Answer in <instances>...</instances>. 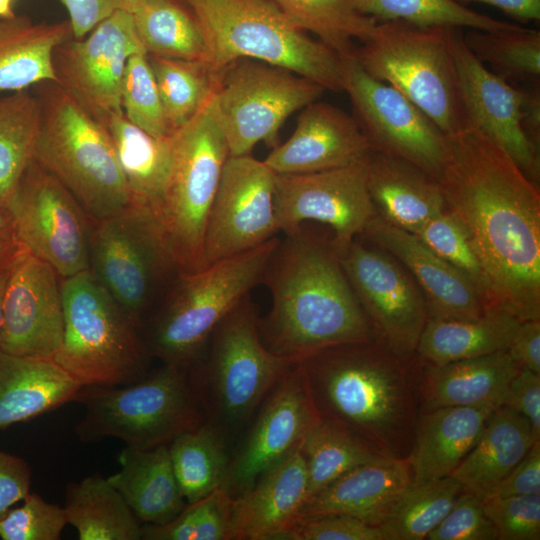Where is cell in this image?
Here are the masks:
<instances>
[{
    "label": "cell",
    "mask_w": 540,
    "mask_h": 540,
    "mask_svg": "<svg viewBox=\"0 0 540 540\" xmlns=\"http://www.w3.org/2000/svg\"><path fill=\"white\" fill-rule=\"evenodd\" d=\"M445 208L463 228L496 304L540 319V193L497 144L472 126L447 135L439 178Z\"/></svg>",
    "instance_id": "cell-1"
},
{
    "label": "cell",
    "mask_w": 540,
    "mask_h": 540,
    "mask_svg": "<svg viewBox=\"0 0 540 540\" xmlns=\"http://www.w3.org/2000/svg\"><path fill=\"white\" fill-rule=\"evenodd\" d=\"M282 234L261 282L272 296L271 310L259 318L264 345L297 362L325 347L380 339L330 240L302 225Z\"/></svg>",
    "instance_id": "cell-2"
},
{
    "label": "cell",
    "mask_w": 540,
    "mask_h": 540,
    "mask_svg": "<svg viewBox=\"0 0 540 540\" xmlns=\"http://www.w3.org/2000/svg\"><path fill=\"white\" fill-rule=\"evenodd\" d=\"M409 362L382 340L370 339L325 347L296 364L320 420L386 457L407 460L420 414Z\"/></svg>",
    "instance_id": "cell-3"
},
{
    "label": "cell",
    "mask_w": 540,
    "mask_h": 540,
    "mask_svg": "<svg viewBox=\"0 0 540 540\" xmlns=\"http://www.w3.org/2000/svg\"><path fill=\"white\" fill-rule=\"evenodd\" d=\"M279 238L179 273L138 330L146 353L163 363L190 367L219 323L262 282Z\"/></svg>",
    "instance_id": "cell-4"
},
{
    "label": "cell",
    "mask_w": 540,
    "mask_h": 540,
    "mask_svg": "<svg viewBox=\"0 0 540 540\" xmlns=\"http://www.w3.org/2000/svg\"><path fill=\"white\" fill-rule=\"evenodd\" d=\"M41 117L34 161L55 177L92 221L133 200L105 124L53 81L36 85Z\"/></svg>",
    "instance_id": "cell-5"
},
{
    "label": "cell",
    "mask_w": 540,
    "mask_h": 540,
    "mask_svg": "<svg viewBox=\"0 0 540 540\" xmlns=\"http://www.w3.org/2000/svg\"><path fill=\"white\" fill-rule=\"evenodd\" d=\"M180 1L201 27L215 74L253 59L290 69L325 90L343 91L341 57L291 23L272 1Z\"/></svg>",
    "instance_id": "cell-6"
},
{
    "label": "cell",
    "mask_w": 540,
    "mask_h": 540,
    "mask_svg": "<svg viewBox=\"0 0 540 540\" xmlns=\"http://www.w3.org/2000/svg\"><path fill=\"white\" fill-rule=\"evenodd\" d=\"M294 363L264 345L256 306L246 296L219 323L189 367L206 422L229 442Z\"/></svg>",
    "instance_id": "cell-7"
},
{
    "label": "cell",
    "mask_w": 540,
    "mask_h": 540,
    "mask_svg": "<svg viewBox=\"0 0 540 540\" xmlns=\"http://www.w3.org/2000/svg\"><path fill=\"white\" fill-rule=\"evenodd\" d=\"M73 401L85 407L75 427L84 443L112 437L129 447L152 448L206 422L189 367L169 363L128 385H82Z\"/></svg>",
    "instance_id": "cell-8"
},
{
    "label": "cell",
    "mask_w": 540,
    "mask_h": 540,
    "mask_svg": "<svg viewBox=\"0 0 540 540\" xmlns=\"http://www.w3.org/2000/svg\"><path fill=\"white\" fill-rule=\"evenodd\" d=\"M455 29L377 22L353 53L369 75L399 90L446 135L468 126L452 51Z\"/></svg>",
    "instance_id": "cell-9"
},
{
    "label": "cell",
    "mask_w": 540,
    "mask_h": 540,
    "mask_svg": "<svg viewBox=\"0 0 540 540\" xmlns=\"http://www.w3.org/2000/svg\"><path fill=\"white\" fill-rule=\"evenodd\" d=\"M64 330L53 360L81 385L124 386L149 372L137 329L91 271L61 279Z\"/></svg>",
    "instance_id": "cell-10"
},
{
    "label": "cell",
    "mask_w": 540,
    "mask_h": 540,
    "mask_svg": "<svg viewBox=\"0 0 540 540\" xmlns=\"http://www.w3.org/2000/svg\"><path fill=\"white\" fill-rule=\"evenodd\" d=\"M168 184L154 214L181 273L205 266L209 212L229 157L218 118L215 91L202 109L173 131Z\"/></svg>",
    "instance_id": "cell-11"
},
{
    "label": "cell",
    "mask_w": 540,
    "mask_h": 540,
    "mask_svg": "<svg viewBox=\"0 0 540 540\" xmlns=\"http://www.w3.org/2000/svg\"><path fill=\"white\" fill-rule=\"evenodd\" d=\"M89 270L137 331L181 273L154 212L136 202L93 221Z\"/></svg>",
    "instance_id": "cell-12"
},
{
    "label": "cell",
    "mask_w": 540,
    "mask_h": 540,
    "mask_svg": "<svg viewBox=\"0 0 540 540\" xmlns=\"http://www.w3.org/2000/svg\"><path fill=\"white\" fill-rule=\"evenodd\" d=\"M325 88L290 69L240 59L217 74L215 100L229 156L251 154L259 143L272 149L295 111L317 101Z\"/></svg>",
    "instance_id": "cell-13"
},
{
    "label": "cell",
    "mask_w": 540,
    "mask_h": 540,
    "mask_svg": "<svg viewBox=\"0 0 540 540\" xmlns=\"http://www.w3.org/2000/svg\"><path fill=\"white\" fill-rule=\"evenodd\" d=\"M341 59L343 91L371 149L402 158L439 180L447 135L399 90L369 75L353 56Z\"/></svg>",
    "instance_id": "cell-14"
},
{
    "label": "cell",
    "mask_w": 540,
    "mask_h": 540,
    "mask_svg": "<svg viewBox=\"0 0 540 540\" xmlns=\"http://www.w3.org/2000/svg\"><path fill=\"white\" fill-rule=\"evenodd\" d=\"M5 207L24 250L48 263L61 279L89 269L92 220L34 160Z\"/></svg>",
    "instance_id": "cell-15"
},
{
    "label": "cell",
    "mask_w": 540,
    "mask_h": 540,
    "mask_svg": "<svg viewBox=\"0 0 540 540\" xmlns=\"http://www.w3.org/2000/svg\"><path fill=\"white\" fill-rule=\"evenodd\" d=\"M336 253L378 337L394 353L411 359L428 311L410 273L385 250L357 239Z\"/></svg>",
    "instance_id": "cell-16"
},
{
    "label": "cell",
    "mask_w": 540,
    "mask_h": 540,
    "mask_svg": "<svg viewBox=\"0 0 540 540\" xmlns=\"http://www.w3.org/2000/svg\"><path fill=\"white\" fill-rule=\"evenodd\" d=\"M142 52L132 13L118 9L85 37H71L55 48L56 83L105 124L111 114L123 112L126 65L132 55Z\"/></svg>",
    "instance_id": "cell-17"
},
{
    "label": "cell",
    "mask_w": 540,
    "mask_h": 540,
    "mask_svg": "<svg viewBox=\"0 0 540 540\" xmlns=\"http://www.w3.org/2000/svg\"><path fill=\"white\" fill-rule=\"evenodd\" d=\"M275 179L276 173L251 154L228 157L207 220L205 266L251 250L281 233Z\"/></svg>",
    "instance_id": "cell-18"
},
{
    "label": "cell",
    "mask_w": 540,
    "mask_h": 540,
    "mask_svg": "<svg viewBox=\"0 0 540 540\" xmlns=\"http://www.w3.org/2000/svg\"><path fill=\"white\" fill-rule=\"evenodd\" d=\"M364 162V161H363ZM304 174H276L275 210L281 233L305 221L329 225L336 252L358 238L376 216L364 163Z\"/></svg>",
    "instance_id": "cell-19"
},
{
    "label": "cell",
    "mask_w": 540,
    "mask_h": 540,
    "mask_svg": "<svg viewBox=\"0 0 540 540\" xmlns=\"http://www.w3.org/2000/svg\"><path fill=\"white\" fill-rule=\"evenodd\" d=\"M319 420L295 362L251 419L247 434L230 456L222 488L232 497L249 489L293 452Z\"/></svg>",
    "instance_id": "cell-20"
},
{
    "label": "cell",
    "mask_w": 540,
    "mask_h": 540,
    "mask_svg": "<svg viewBox=\"0 0 540 540\" xmlns=\"http://www.w3.org/2000/svg\"><path fill=\"white\" fill-rule=\"evenodd\" d=\"M64 330L61 278L46 262L22 252L9 270L2 303L0 348L53 360Z\"/></svg>",
    "instance_id": "cell-21"
},
{
    "label": "cell",
    "mask_w": 540,
    "mask_h": 540,
    "mask_svg": "<svg viewBox=\"0 0 540 540\" xmlns=\"http://www.w3.org/2000/svg\"><path fill=\"white\" fill-rule=\"evenodd\" d=\"M459 92L472 126L502 148L536 185L540 178V156L521 126L522 88L494 74L467 48L463 33L452 35Z\"/></svg>",
    "instance_id": "cell-22"
},
{
    "label": "cell",
    "mask_w": 540,
    "mask_h": 540,
    "mask_svg": "<svg viewBox=\"0 0 540 540\" xmlns=\"http://www.w3.org/2000/svg\"><path fill=\"white\" fill-rule=\"evenodd\" d=\"M361 235L406 268L424 296L428 318L472 320L490 310L474 285L415 234L376 214Z\"/></svg>",
    "instance_id": "cell-23"
},
{
    "label": "cell",
    "mask_w": 540,
    "mask_h": 540,
    "mask_svg": "<svg viewBox=\"0 0 540 540\" xmlns=\"http://www.w3.org/2000/svg\"><path fill=\"white\" fill-rule=\"evenodd\" d=\"M371 150L353 116L317 100L302 109L292 135L263 161L276 174H304L362 163Z\"/></svg>",
    "instance_id": "cell-24"
},
{
    "label": "cell",
    "mask_w": 540,
    "mask_h": 540,
    "mask_svg": "<svg viewBox=\"0 0 540 540\" xmlns=\"http://www.w3.org/2000/svg\"><path fill=\"white\" fill-rule=\"evenodd\" d=\"M301 445L234 497L230 540H282L309 495Z\"/></svg>",
    "instance_id": "cell-25"
},
{
    "label": "cell",
    "mask_w": 540,
    "mask_h": 540,
    "mask_svg": "<svg viewBox=\"0 0 540 540\" xmlns=\"http://www.w3.org/2000/svg\"><path fill=\"white\" fill-rule=\"evenodd\" d=\"M415 384L419 412L448 406L498 407L519 367L507 351L444 364L421 360Z\"/></svg>",
    "instance_id": "cell-26"
},
{
    "label": "cell",
    "mask_w": 540,
    "mask_h": 540,
    "mask_svg": "<svg viewBox=\"0 0 540 540\" xmlns=\"http://www.w3.org/2000/svg\"><path fill=\"white\" fill-rule=\"evenodd\" d=\"M363 163L371 201L385 222L416 234L446 209L439 181L418 166L375 150Z\"/></svg>",
    "instance_id": "cell-27"
},
{
    "label": "cell",
    "mask_w": 540,
    "mask_h": 540,
    "mask_svg": "<svg viewBox=\"0 0 540 540\" xmlns=\"http://www.w3.org/2000/svg\"><path fill=\"white\" fill-rule=\"evenodd\" d=\"M411 482L409 459L366 463L308 497L298 517L341 514L379 526Z\"/></svg>",
    "instance_id": "cell-28"
},
{
    "label": "cell",
    "mask_w": 540,
    "mask_h": 540,
    "mask_svg": "<svg viewBox=\"0 0 540 540\" xmlns=\"http://www.w3.org/2000/svg\"><path fill=\"white\" fill-rule=\"evenodd\" d=\"M495 408L448 406L420 413L409 458L412 482L450 476L476 444Z\"/></svg>",
    "instance_id": "cell-29"
},
{
    "label": "cell",
    "mask_w": 540,
    "mask_h": 540,
    "mask_svg": "<svg viewBox=\"0 0 540 540\" xmlns=\"http://www.w3.org/2000/svg\"><path fill=\"white\" fill-rule=\"evenodd\" d=\"M81 386L54 360L15 355L0 348V429L73 401Z\"/></svg>",
    "instance_id": "cell-30"
},
{
    "label": "cell",
    "mask_w": 540,
    "mask_h": 540,
    "mask_svg": "<svg viewBox=\"0 0 540 540\" xmlns=\"http://www.w3.org/2000/svg\"><path fill=\"white\" fill-rule=\"evenodd\" d=\"M120 470L108 477L142 524L161 525L187 505L176 479L168 445L139 449L125 446Z\"/></svg>",
    "instance_id": "cell-31"
},
{
    "label": "cell",
    "mask_w": 540,
    "mask_h": 540,
    "mask_svg": "<svg viewBox=\"0 0 540 540\" xmlns=\"http://www.w3.org/2000/svg\"><path fill=\"white\" fill-rule=\"evenodd\" d=\"M536 441L539 440L523 415L506 405L498 406L476 444L450 476L459 481L465 491L485 499Z\"/></svg>",
    "instance_id": "cell-32"
},
{
    "label": "cell",
    "mask_w": 540,
    "mask_h": 540,
    "mask_svg": "<svg viewBox=\"0 0 540 540\" xmlns=\"http://www.w3.org/2000/svg\"><path fill=\"white\" fill-rule=\"evenodd\" d=\"M71 37L68 20L36 23L26 15L0 17V91L56 82L53 53Z\"/></svg>",
    "instance_id": "cell-33"
},
{
    "label": "cell",
    "mask_w": 540,
    "mask_h": 540,
    "mask_svg": "<svg viewBox=\"0 0 540 540\" xmlns=\"http://www.w3.org/2000/svg\"><path fill=\"white\" fill-rule=\"evenodd\" d=\"M520 322L500 308L472 320L428 318L415 354L422 361L444 364L507 351Z\"/></svg>",
    "instance_id": "cell-34"
},
{
    "label": "cell",
    "mask_w": 540,
    "mask_h": 540,
    "mask_svg": "<svg viewBox=\"0 0 540 540\" xmlns=\"http://www.w3.org/2000/svg\"><path fill=\"white\" fill-rule=\"evenodd\" d=\"M105 125L133 202L154 212L164 196L172 165L171 135L154 137L121 113L111 114Z\"/></svg>",
    "instance_id": "cell-35"
},
{
    "label": "cell",
    "mask_w": 540,
    "mask_h": 540,
    "mask_svg": "<svg viewBox=\"0 0 540 540\" xmlns=\"http://www.w3.org/2000/svg\"><path fill=\"white\" fill-rule=\"evenodd\" d=\"M63 507L79 540L142 539V523L118 490L99 474L70 482Z\"/></svg>",
    "instance_id": "cell-36"
},
{
    "label": "cell",
    "mask_w": 540,
    "mask_h": 540,
    "mask_svg": "<svg viewBox=\"0 0 540 540\" xmlns=\"http://www.w3.org/2000/svg\"><path fill=\"white\" fill-rule=\"evenodd\" d=\"M131 13L148 55L209 63L201 27L180 0H145Z\"/></svg>",
    "instance_id": "cell-37"
},
{
    "label": "cell",
    "mask_w": 540,
    "mask_h": 540,
    "mask_svg": "<svg viewBox=\"0 0 540 540\" xmlns=\"http://www.w3.org/2000/svg\"><path fill=\"white\" fill-rule=\"evenodd\" d=\"M228 444L225 436L208 422L168 444L172 467L187 504L223 486L230 460Z\"/></svg>",
    "instance_id": "cell-38"
},
{
    "label": "cell",
    "mask_w": 540,
    "mask_h": 540,
    "mask_svg": "<svg viewBox=\"0 0 540 540\" xmlns=\"http://www.w3.org/2000/svg\"><path fill=\"white\" fill-rule=\"evenodd\" d=\"M299 29L312 33L341 58L353 56L354 41H367L377 22L353 0H270Z\"/></svg>",
    "instance_id": "cell-39"
},
{
    "label": "cell",
    "mask_w": 540,
    "mask_h": 540,
    "mask_svg": "<svg viewBox=\"0 0 540 540\" xmlns=\"http://www.w3.org/2000/svg\"><path fill=\"white\" fill-rule=\"evenodd\" d=\"M41 109L35 93L0 96V204L6 206L34 160Z\"/></svg>",
    "instance_id": "cell-40"
},
{
    "label": "cell",
    "mask_w": 540,
    "mask_h": 540,
    "mask_svg": "<svg viewBox=\"0 0 540 540\" xmlns=\"http://www.w3.org/2000/svg\"><path fill=\"white\" fill-rule=\"evenodd\" d=\"M465 491L451 476L411 482L378 526L385 540H422Z\"/></svg>",
    "instance_id": "cell-41"
},
{
    "label": "cell",
    "mask_w": 540,
    "mask_h": 540,
    "mask_svg": "<svg viewBox=\"0 0 540 540\" xmlns=\"http://www.w3.org/2000/svg\"><path fill=\"white\" fill-rule=\"evenodd\" d=\"M301 450L308 475V497L360 465L389 458L357 435L322 420L307 433Z\"/></svg>",
    "instance_id": "cell-42"
},
{
    "label": "cell",
    "mask_w": 540,
    "mask_h": 540,
    "mask_svg": "<svg viewBox=\"0 0 540 540\" xmlns=\"http://www.w3.org/2000/svg\"><path fill=\"white\" fill-rule=\"evenodd\" d=\"M148 59L173 133L189 122L213 95L217 74L205 61L153 55H148Z\"/></svg>",
    "instance_id": "cell-43"
},
{
    "label": "cell",
    "mask_w": 540,
    "mask_h": 540,
    "mask_svg": "<svg viewBox=\"0 0 540 540\" xmlns=\"http://www.w3.org/2000/svg\"><path fill=\"white\" fill-rule=\"evenodd\" d=\"M463 40L472 54L488 64L494 74L510 84L539 83L540 32L520 27L515 30L470 29Z\"/></svg>",
    "instance_id": "cell-44"
},
{
    "label": "cell",
    "mask_w": 540,
    "mask_h": 540,
    "mask_svg": "<svg viewBox=\"0 0 540 540\" xmlns=\"http://www.w3.org/2000/svg\"><path fill=\"white\" fill-rule=\"evenodd\" d=\"M357 10L376 22L404 21L419 26H449L483 31L521 26L476 12L457 0H353Z\"/></svg>",
    "instance_id": "cell-45"
},
{
    "label": "cell",
    "mask_w": 540,
    "mask_h": 540,
    "mask_svg": "<svg viewBox=\"0 0 540 540\" xmlns=\"http://www.w3.org/2000/svg\"><path fill=\"white\" fill-rule=\"evenodd\" d=\"M232 497L224 488L187 504L171 521L142 524L144 540H230Z\"/></svg>",
    "instance_id": "cell-46"
},
{
    "label": "cell",
    "mask_w": 540,
    "mask_h": 540,
    "mask_svg": "<svg viewBox=\"0 0 540 540\" xmlns=\"http://www.w3.org/2000/svg\"><path fill=\"white\" fill-rule=\"evenodd\" d=\"M415 235L468 279L490 309L499 308L481 261L449 211L445 209L430 219Z\"/></svg>",
    "instance_id": "cell-47"
},
{
    "label": "cell",
    "mask_w": 540,
    "mask_h": 540,
    "mask_svg": "<svg viewBox=\"0 0 540 540\" xmlns=\"http://www.w3.org/2000/svg\"><path fill=\"white\" fill-rule=\"evenodd\" d=\"M121 107L125 117L146 133L157 138L172 134L145 52L128 59L122 83Z\"/></svg>",
    "instance_id": "cell-48"
},
{
    "label": "cell",
    "mask_w": 540,
    "mask_h": 540,
    "mask_svg": "<svg viewBox=\"0 0 540 540\" xmlns=\"http://www.w3.org/2000/svg\"><path fill=\"white\" fill-rule=\"evenodd\" d=\"M68 524L64 507L29 493L20 507L0 518L2 540H59Z\"/></svg>",
    "instance_id": "cell-49"
},
{
    "label": "cell",
    "mask_w": 540,
    "mask_h": 540,
    "mask_svg": "<svg viewBox=\"0 0 540 540\" xmlns=\"http://www.w3.org/2000/svg\"><path fill=\"white\" fill-rule=\"evenodd\" d=\"M498 540L540 539V494L482 499Z\"/></svg>",
    "instance_id": "cell-50"
},
{
    "label": "cell",
    "mask_w": 540,
    "mask_h": 540,
    "mask_svg": "<svg viewBox=\"0 0 540 540\" xmlns=\"http://www.w3.org/2000/svg\"><path fill=\"white\" fill-rule=\"evenodd\" d=\"M282 540H385L378 526L341 514L297 517Z\"/></svg>",
    "instance_id": "cell-51"
},
{
    "label": "cell",
    "mask_w": 540,
    "mask_h": 540,
    "mask_svg": "<svg viewBox=\"0 0 540 540\" xmlns=\"http://www.w3.org/2000/svg\"><path fill=\"white\" fill-rule=\"evenodd\" d=\"M428 540H495L497 533L487 517L482 499L464 491L441 522L426 536Z\"/></svg>",
    "instance_id": "cell-52"
},
{
    "label": "cell",
    "mask_w": 540,
    "mask_h": 540,
    "mask_svg": "<svg viewBox=\"0 0 540 540\" xmlns=\"http://www.w3.org/2000/svg\"><path fill=\"white\" fill-rule=\"evenodd\" d=\"M503 405L523 415L540 440V373L519 369L509 383Z\"/></svg>",
    "instance_id": "cell-53"
},
{
    "label": "cell",
    "mask_w": 540,
    "mask_h": 540,
    "mask_svg": "<svg viewBox=\"0 0 540 540\" xmlns=\"http://www.w3.org/2000/svg\"><path fill=\"white\" fill-rule=\"evenodd\" d=\"M31 475L23 458L0 450V518L30 493Z\"/></svg>",
    "instance_id": "cell-54"
},
{
    "label": "cell",
    "mask_w": 540,
    "mask_h": 540,
    "mask_svg": "<svg viewBox=\"0 0 540 540\" xmlns=\"http://www.w3.org/2000/svg\"><path fill=\"white\" fill-rule=\"evenodd\" d=\"M535 494H540V440L531 446L489 497Z\"/></svg>",
    "instance_id": "cell-55"
},
{
    "label": "cell",
    "mask_w": 540,
    "mask_h": 540,
    "mask_svg": "<svg viewBox=\"0 0 540 540\" xmlns=\"http://www.w3.org/2000/svg\"><path fill=\"white\" fill-rule=\"evenodd\" d=\"M67 10L73 37L81 39L118 9L123 0H59Z\"/></svg>",
    "instance_id": "cell-56"
},
{
    "label": "cell",
    "mask_w": 540,
    "mask_h": 540,
    "mask_svg": "<svg viewBox=\"0 0 540 540\" xmlns=\"http://www.w3.org/2000/svg\"><path fill=\"white\" fill-rule=\"evenodd\" d=\"M507 352L519 369L540 373V319L521 321Z\"/></svg>",
    "instance_id": "cell-57"
},
{
    "label": "cell",
    "mask_w": 540,
    "mask_h": 540,
    "mask_svg": "<svg viewBox=\"0 0 540 540\" xmlns=\"http://www.w3.org/2000/svg\"><path fill=\"white\" fill-rule=\"evenodd\" d=\"M521 126L527 138L539 148L540 144V90L539 83L522 88Z\"/></svg>",
    "instance_id": "cell-58"
},
{
    "label": "cell",
    "mask_w": 540,
    "mask_h": 540,
    "mask_svg": "<svg viewBox=\"0 0 540 540\" xmlns=\"http://www.w3.org/2000/svg\"><path fill=\"white\" fill-rule=\"evenodd\" d=\"M24 251L9 211L0 204V272L8 270Z\"/></svg>",
    "instance_id": "cell-59"
},
{
    "label": "cell",
    "mask_w": 540,
    "mask_h": 540,
    "mask_svg": "<svg viewBox=\"0 0 540 540\" xmlns=\"http://www.w3.org/2000/svg\"><path fill=\"white\" fill-rule=\"evenodd\" d=\"M464 4L469 2H479L491 5L503 11L511 18L521 21L540 20V0H457Z\"/></svg>",
    "instance_id": "cell-60"
},
{
    "label": "cell",
    "mask_w": 540,
    "mask_h": 540,
    "mask_svg": "<svg viewBox=\"0 0 540 540\" xmlns=\"http://www.w3.org/2000/svg\"><path fill=\"white\" fill-rule=\"evenodd\" d=\"M12 4L13 0H0V17L8 18L15 15Z\"/></svg>",
    "instance_id": "cell-61"
},
{
    "label": "cell",
    "mask_w": 540,
    "mask_h": 540,
    "mask_svg": "<svg viewBox=\"0 0 540 540\" xmlns=\"http://www.w3.org/2000/svg\"><path fill=\"white\" fill-rule=\"evenodd\" d=\"M9 270H4L0 272V330H1V322H2V303H3V296L5 291V286L9 274Z\"/></svg>",
    "instance_id": "cell-62"
},
{
    "label": "cell",
    "mask_w": 540,
    "mask_h": 540,
    "mask_svg": "<svg viewBox=\"0 0 540 540\" xmlns=\"http://www.w3.org/2000/svg\"><path fill=\"white\" fill-rule=\"evenodd\" d=\"M145 0H123L124 9L132 12L136 7H138Z\"/></svg>",
    "instance_id": "cell-63"
}]
</instances>
